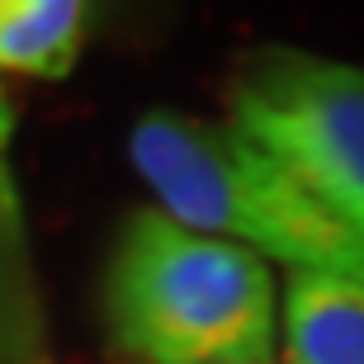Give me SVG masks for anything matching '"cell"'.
Instances as JSON below:
<instances>
[{
    "mask_svg": "<svg viewBox=\"0 0 364 364\" xmlns=\"http://www.w3.org/2000/svg\"><path fill=\"white\" fill-rule=\"evenodd\" d=\"M128 156L161 213L185 228L294 274L364 279V228L237 123L151 109L128 133Z\"/></svg>",
    "mask_w": 364,
    "mask_h": 364,
    "instance_id": "1",
    "label": "cell"
},
{
    "mask_svg": "<svg viewBox=\"0 0 364 364\" xmlns=\"http://www.w3.org/2000/svg\"><path fill=\"white\" fill-rule=\"evenodd\" d=\"M105 331L142 364H265L279 331L274 274L242 246L142 208L109 251Z\"/></svg>",
    "mask_w": 364,
    "mask_h": 364,
    "instance_id": "2",
    "label": "cell"
},
{
    "mask_svg": "<svg viewBox=\"0 0 364 364\" xmlns=\"http://www.w3.org/2000/svg\"><path fill=\"white\" fill-rule=\"evenodd\" d=\"M228 109V123L364 228V67L298 48H260L232 71Z\"/></svg>",
    "mask_w": 364,
    "mask_h": 364,
    "instance_id": "3",
    "label": "cell"
},
{
    "mask_svg": "<svg viewBox=\"0 0 364 364\" xmlns=\"http://www.w3.org/2000/svg\"><path fill=\"white\" fill-rule=\"evenodd\" d=\"M279 331L284 364H364V279L289 274Z\"/></svg>",
    "mask_w": 364,
    "mask_h": 364,
    "instance_id": "4",
    "label": "cell"
},
{
    "mask_svg": "<svg viewBox=\"0 0 364 364\" xmlns=\"http://www.w3.org/2000/svg\"><path fill=\"white\" fill-rule=\"evenodd\" d=\"M90 33L81 0H0V71L57 81L76 67Z\"/></svg>",
    "mask_w": 364,
    "mask_h": 364,
    "instance_id": "5",
    "label": "cell"
},
{
    "mask_svg": "<svg viewBox=\"0 0 364 364\" xmlns=\"http://www.w3.org/2000/svg\"><path fill=\"white\" fill-rule=\"evenodd\" d=\"M33 360H38V303L28 289L14 194L0 176V364H33Z\"/></svg>",
    "mask_w": 364,
    "mask_h": 364,
    "instance_id": "6",
    "label": "cell"
},
{
    "mask_svg": "<svg viewBox=\"0 0 364 364\" xmlns=\"http://www.w3.org/2000/svg\"><path fill=\"white\" fill-rule=\"evenodd\" d=\"M10 128H14V119H10V100H5V90H0V147L10 142Z\"/></svg>",
    "mask_w": 364,
    "mask_h": 364,
    "instance_id": "7",
    "label": "cell"
},
{
    "mask_svg": "<svg viewBox=\"0 0 364 364\" xmlns=\"http://www.w3.org/2000/svg\"><path fill=\"white\" fill-rule=\"evenodd\" d=\"M265 364H270V360H265Z\"/></svg>",
    "mask_w": 364,
    "mask_h": 364,
    "instance_id": "8",
    "label": "cell"
}]
</instances>
